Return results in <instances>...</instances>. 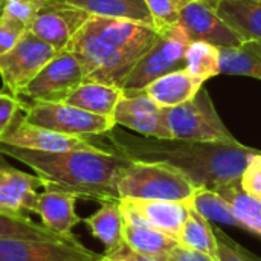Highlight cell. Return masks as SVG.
Returning a JSON list of instances; mask_svg holds the SVG:
<instances>
[{
    "instance_id": "cell-9",
    "label": "cell",
    "mask_w": 261,
    "mask_h": 261,
    "mask_svg": "<svg viewBox=\"0 0 261 261\" xmlns=\"http://www.w3.org/2000/svg\"><path fill=\"white\" fill-rule=\"evenodd\" d=\"M89 18V12L73 5L61 0H47L28 24V31L60 52L67 47L72 37Z\"/></svg>"
},
{
    "instance_id": "cell-5",
    "label": "cell",
    "mask_w": 261,
    "mask_h": 261,
    "mask_svg": "<svg viewBox=\"0 0 261 261\" xmlns=\"http://www.w3.org/2000/svg\"><path fill=\"white\" fill-rule=\"evenodd\" d=\"M191 40L185 29L177 23L159 31L156 41L138 60L124 81V92L144 90L154 80L176 70L185 69V52Z\"/></svg>"
},
{
    "instance_id": "cell-6",
    "label": "cell",
    "mask_w": 261,
    "mask_h": 261,
    "mask_svg": "<svg viewBox=\"0 0 261 261\" xmlns=\"http://www.w3.org/2000/svg\"><path fill=\"white\" fill-rule=\"evenodd\" d=\"M21 110L24 119L34 125L78 138L104 135L116 125L113 118L95 115L67 102L31 101L26 104L21 101Z\"/></svg>"
},
{
    "instance_id": "cell-23",
    "label": "cell",
    "mask_w": 261,
    "mask_h": 261,
    "mask_svg": "<svg viewBox=\"0 0 261 261\" xmlns=\"http://www.w3.org/2000/svg\"><path fill=\"white\" fill-rule=\"evenodd\" d=\"M220 73L261 81V40H249L237 47L220 49Z\"/></svg>"
},
{
    "instance_id": "cell-7",
    "label": "cell",
    "mask_w": 261,
    "mask_h": 261,
    "mask_svg": "<svg viewBox=\"0 0 261 261\" xmlns=\"http://www.w3.org/2000/svg\"><path fill=\"white\" fill-rule=\"evenodd\" d=\"M57 49L26 31L20 41L6 54L0 55V78L5 89L20 96L23 89L57 55Z\"/></svg>"
},
{
    "instance_id": "cell-2",
    "label": "cell",
    "mask_w": 261,
    "mask_h": 261,
    "mask_svg": "<svg viewBox=\"0 0 261 261\" xmlns=\"http://www.w3.org/2000/svg\"><path fill=\"white\" fill-rule=\"evenodd\" d=\"M0 153L28 165L41 180L43 188H55L78 199L121 200L118 184L132 159L112 150L37 151L0 144Z\"/></svg>"
},
{
    "instance_id": "cell-35",
    "label": "cell",
    "mask_w": 261,
    "mask_h": 261,
    "mask_svg": "<svg viewBox=\"0 0 261 261\" xmlns=\"http://www.w3.org/2000/svg\"><path fill=\"white\" fill-rule=\"evenodd\" d=\"M162 261H217L216 258L203 254V252H199L196 249H191V248H187V246H182L180 243L164 258Z\"/></svg>"
},
{
    "instance_id": "cell-32",
    "label": "cell",
    "mask_w": 261,
    "mask_h": 261,
    "mask_svg": "<svg viewBox=\"0 0 261 261\" xmlns=\"http://www.w3.org/2000/svg\"><path fill=\"white\" fill-rule=\"evenodd\" d=\"M240 185L246 193L255 197L261 196V151L252 156L251 161L248 162L243 176L240 179Z\"/></svg>"
},
{
    "instance_id": "cell-36",
    "label": "cell",
    "mask_w": 261,
    "mask_h": 261,
    "mask_svg": "<svg viewBox=\"0 0 261 261\" xmlns=\"http://www.w3.org/2000/svg\"><path fill=\"white\" fill-rule=\"evenodd\" d=\"M98 261H156L148 257H144L138 252H135L133 249H130L127 245L122 246L121 249L115 251V252H109L101 255V258Z\"/></svg>"
},
{
    "instance_id": "cell-3",
    "label": "cell",
    "mask_w": 261,
    "mask_h": 261,
    "mask_svg": "<svg viewBox=\"0 0 261 261\" xmlns=\"http://www.w3.org/2000/svg\"><path fill=\"white\" fill-rule=\"evenodd\" d=\"M196 185L179 170L162 162L132 161L119 177V199L188 202Z\"/></svg>"
},
{
    "instance_id": "cell-27",
    "label": "cell",
    "mask_w": 261,
    "mask_h": 261,
    "mask_svg": "<svg viewBox=\"0 0 261 261\" xmlns=\"http://www.w3.org/2000/svg\"><path fill=\"white\" fill-rule=\"evenodd\" d=\"M187 203L210 222L214 220L219 223L243 228L240 220L234 216L231 205L219 191L210 188H197Z\"/></svg>"
},
{
    "instance_id": "cell-29",
    "label": "cell",
    "mask_w": 261,
    "mask_h": 261,
    "mask_svg": "<svg viewBox=\"0 0 261 261\" xmlns=\"http://www.w3.org/2000/svg\"><path fill=\"white\" fill-rule=\"evenodd\" d=\"M193 0H145L158 31L177 24L182 9Z\"/></svg>"
},
{
    "instance_id": "cell-39",
    "label": "cell",
    "mask_w": 261,
    "mask_h": 261,
    "mask_svg": "<svg viewBox=\"0 0 261 261\" xmlns=\"http://www.w3.org/2000/svg\"><path fill=\"white\" fill-rule=\"evenodd\" d=\"M258 199H261V196H260V197H258Z\"/></svg>"
},
{
    "instance_id": "cell-17",
    "label": "cell",
    "mask_w": 261,
    "mask_h": 261,
    "mask_svg": "<svg viewBox=\"0 0 261 261\" xmlns=\"http://www.w3.org/2000/svg\"><path fill=\"white\" fill-rule=\"evenodd\" d=\"M203 80L182 69L154 80L144 90L164 109L190 101L203 87Z\"/></svg>"
},
{
    "instance_id": "cell-38",
    "label": "cell",
    "mask_w": 261,
    "mask_h": 261,
    "mask_svg": "<svg viewBox=\"0 0 261 261\" xmlns=\"http://www.w3.org/2000/svg\"><path fill=\"white\" fill-rule=\"evenodd\" d=\"M3 6H5V0H0V15L3 12Z\"/></svg>"
},
{
    "instance_id": "cell-26",
    "label": "cell",
    "mask_w": 261,
    "mask_h": 261,
    "mask_svg": "<svg viewBox=\"0 0 261 261\" xmlns=\"http://www.w3.org/2000/svg\"><path fill=\"white\" fill-rule=\"evenodd\" d=\"M225 200L231 205L234 216L240 220L242 226L261 236V199L246 193L240 182L217 190Z\"/></svg>"
},
{
    "instance_id": "cell-19",
    "label": "cell",
    "mask_w": 261,
    "mask_h": 261,
    "mask_svg": "<svg viewBox=\"0 0 261 261\" xmlns=\"http://www.w3.org/2000/svg\"><path fill=\"white\" fill-rule=\"evenodd\" d=\"M83 223L87 226L90 234L104 245L106 254L115 252L125 246L124 216L119 208V200L102 202L98 211H95L90 217L83 219Z\"/></svg>"
},
{
    "instance_id": "cell-15",
    "label": "cell",
    "mask_w": 261,
    "mask_h": 261,
    "mask_svg": "<svg viewBox=\"0 0 261 261\" xmlns=\"http://www.w3.org/2000/svg\"><path fill=\"white\" fill-rule=\"evenodd\" d=\"M76 200L78 197L72 193L44 188L43 193H38L34 213L40 216L41 223L52 232L69 242H78V239L72 234V229L83 222L75 210Z\"/></svg>"
},
{
    "instance_id": "cell-1",
    "label": "cell",
    "mask_w": 261,
    "mask_h": 261,
    "mask_svg": "<svg viewBox=\"0 0 261 261\" xmlns=\"http://www.w3.org/2000/svg\"><path fill=\"white\" fill-rule=\"evenodd\" d=\"M118 151L132 161L162 162L184 173L196 188L220 190L240 182L252 156L260 153L240 142H199L121 136Z\"/></svg>"
},
{
    "instance_id": "cell-34",
    "label": "cell",
    "mask_w": 261,
    "mask_h": 261,
    "mask_svg": "<svg viewBox=\"0 0 261 261\" xmlns=\"http://www.w3.org/2000/svg\"><path fill=\"white\" fill-rule=\"evenodd\" d=\"M216 234L219 240L217 261H249L239 252V249L234 246V242H231L220 229H217Z\"/></svg>"
},
{
    "instance_id": "cell-16",
    "label": "cell",
    "mask_w": 261,
    "mask_h": 261,
    "mask_svg": "<svg viewBox=\"0 0 261 261\" xmlns=\"http://www.w3.org/2000/svg\"><path fill=\"white\" fill-rule=\"evenodd\" d=\"M0 153V213H34L38 197L37 188L43 187L37 174H28L2 159Z\"/></svg>"
},
{
    "instance_id": "cell-21",
    "label": "cell",
    "mask_w": 261,
    "mask_h": 261,
    "mask_svg": "<svg viewBox=\"0 0 261 261\" xmlns=\"http://www.w3.org/2000/svg\"><path fill=\"white\" fill-rule=\"evenodd\" d=\"M61 2L73 5L89 12L90 15L127 18L156 28V23L153 20V15L145 0H61Z\"/></svg>"
},
{
    "instance_id": "cell-28",
    "label": "cell",
    "mask_w": 261,
    "mask_h": 261,
    "mask_svg": "<svg viewBox=\"0 0 261 261\" xmlns=\"http://www.w3.org/2000/svg\"><path fill=\"white\" fill-rule=\"evenodd\" d=\"M185 70L203 81L220 75V49L205 41H191L185 52Z\"/></svg>"
},
{
    "instance_id": "cell-12",
    "label": "cell",
    "mask_w": 261,
    "mask_h": 261,
    "mask_svg": "<svg viewBox=\"0 0 261 261\" xmlns=\"http://www.w3.org/2000/svg\"><path fill=\"white\" fill-rule=\"evenodd\" d=\"M119 208L124 220L139 226L158 229L176 240L179 239L180 229L188 216L187 202L121 199Z\"/></svg>"
},
{
    "instance_id": "cell-22",
    "label": "cell",
    "mask_w": 261,
    "mask_h": 261,
    "mask_svg": "<svg viewBox=\"0 0 261 261\" xmlns=\"http://www.w3.org/2000/svg\"><path fill=\"white\" fill-rule=\"evenodd\" d=\"M124 242L135 252L156 261L164 260L179 245V242L168 234L127 220H124Z\"/></svg>"
},
{
    "instance_id": "cell-37",
    "label": "cell",
    "mask_w": 261,
    "mask_h": 261,
    "mask_svg": "<svg viewBox=\"0 0 261 261\" xmlns=\"http://www.w3.org/2000/svg\"><path fill=\"white\" fill-rule=\"evenodd\" d=\"M234 246H236V248L239 249V252H240V254H242L243 257H246V258H248L249 261H261L260 257H257V255L251 254V252H249L248 249H245L243 246H240V245H237V243H234Z\"/></svg>"
},
{
    "instance_id": "cell-25",
    "label": "cell",
    "mask_w": 261,
    "mask_h": 261,
    "mask_svg": "<svg viewBox=\"0 0 261 261\" xmlns=\"http://www.w3.org/2000/svg\"><path fill=\"white\" fill-rule=\"evenodd\" d=\"M50 240V242H69L61 236L47 229L43 223H35L24 214H6L0 213V240Z\"/></svg>"
},
{
    "instance_id": "cell-31",
    "label": "cell",
    "mask_w": 261,
    "mask_h": 261,
    "mask_svg": "<svg viewBox=\"0 0 261 261\" xmlns=\"http://www.w3.org/2000/svg\"><path fill=\"white\" fill-rule=\"evenodd\" d=\"M46 2L47 0H5L3 12L18 18L28 26Z\"/></svg>"
},
{
    "instance_id": "cell-10",
    "label": "cell",
    "mask_w": 261,
    "mask_h": 261,
    "mask_svg": "<svg viewBox=\"0 0 261 261\" xmlns=\"http://www.w3.org/2000/svg\"><path fill=\"white\" fill-rule=\"evenodd\" d=\"M177 23L185 29L191 41H205L219 49H231L245 43L216 12L211 0H193L182 9Z\"/></svg>"
},
{
    "instance_id": "cell-33",
    "label": "cell",
    "mask_w": 261,
    "mask_h": 261,
    "mask_svg": "<svg viewBox=\"0 0 261 261\" xmlns=\"http://www.w3.org/2000/svg\"><path fill=\"white\" fill-rule=\"evenodd\" d=\"M21 110V101L11 93H0V136L12 124L14 118Z\"/></svg>"
},
{
    "instance_id": "cell-24",
    "label": "cell",
    "mask_w": 261,
    "mask_h": 261,
    "mask_svg": "<svg viewBox=\"0 0 261 261\" xmlns=\"http://www.w3.org/2000/svg\"><path fill=\"white\" fill-rule=\"evenodd\" d=\"M179 243L182 246L196 249L217 260L219 240L217 234L203 216L188 205V216L179 234Z\"/></svg>"
},
{
    "instance_id": "cell-30",
    "label": "cell",
    "mask_w": 261,
    "mask_h": 261,
    "mask_svg": "<svg viewBox=\"0 0 261 261\" xmlns=\"http://www.w3.org/2000/svg\"><path fill=\"white\" fill-rule=\"evenodd\" d=\"M28 26L18 18L2 12L0 15V55L9 52L24 35Z\"/></svg>"
},
{
    "instance_id": "cell-20",
    "label": "cell",
    "mask_w": 261,
    "mask_h": 261,
    "mask_svg": "<svg viewBox=\"0 0 261 261\" xmlns=\"http://www.w3.org/2000/svg\"><path fill=\"white\" fill-rule=\"evenodd\" d=\"M122 95L124 90L118 86L98 81H84L72 92V95L64 102L95 115L113 118V112Z\"/></svg>"
},
{
    "instance_id": "cell-13",
    "label": "cell",
    "mask_w": 261,
    "mask_h": 261,
    "mask_svg": "<svg viewBox=\"0 0 261 261\" xmlns=\"http://www.w3.org/2000/svg\"><path fill=\"white\" fill-rule=\"evenodd\" d=\"M113 121L116 125L130 128L145 138L171 139L164 122L162 107L145 90L124 92L113 112Z\"/></svg>"
},
{
    "instance_id": "cell-18",
    "label": "cell",
    "mask_w": 261,
    "mask_h": 261,
    "mask_svg": "<svg viewBox=\"0 0 261 261\" xmlns=\"http://www.w3.org/2000/svg\"><path fill=\"white\" fill-rule=\"evenodd\" d=\"M211 3L245 41L261 40V0H211Z\"/></svg>"
},
{
    "instance_id": "cell-8",
    "label": "cell",
    "mask_w": 261,
    "mask_h": 261,
    "mask_svg": "<svg viewBox=\"0 0 261 261\" xmlns=\"http://www.w3.org/2000/svg\"><path fill=\"white\" fill-rule=\"evenodd\" d=\"M81 83H84V70L80 61L70 50L64 49L57 52L23 89L20 96H26L31 101L64 102Z\"/></svg>"
},
{
    "instance_id": "cell-11",
    "label": "cell",
    "mask_w": 261,
    "mask_h": 261,
    "mask_svg": "<svg viewBox=\"0 0 261 261\" xmlns=\"http://www.w3.org/2000/svg\"><path fill=\"white\" fill-rule=\"evenodd\" d=\"M21 112V110H20ZM0 144L20 147L37 151H73V150H99L101 147L92 144L87 138L69 136L57 133L38 125H34L24 119V116H15L8 130L0 136Z\"/></svg>"
},
{
    "instance_id": "cell-14",
    "label": "cell",
    "mask_w": 261,
    "mask_h": 261,
    "mask_svg": "<svg viewBox=\"0 0 261 261\" xmlns=\"http://www.w3.org/2000/svg\"><path fill=\"white\" fill-rule=\"evenodd\" d=\"M81 243L50 240H0V261H98Z\"/></svg>"
},
{
    "instance_id": "cell-4",
    "label": "cell",
    "mask_w": 261,
    "mask_h": 261,
    "mask_svg": "<svg viewBox=\"0 0 261 261\" xmlns=\"http://www.w3.org/2000/svg\"><path fill=\"white\" fill-rule=\"evenodd\" d=\"M171 139L199 142H239L220 119L210 93L202 87L190 101L162 109Z\"/></svg>"
}]
</instances>
